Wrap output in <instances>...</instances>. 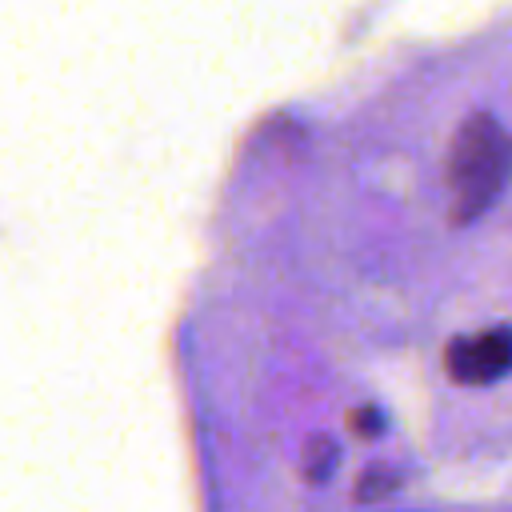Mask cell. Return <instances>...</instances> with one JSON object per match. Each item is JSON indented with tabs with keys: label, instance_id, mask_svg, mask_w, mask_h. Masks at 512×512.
Wrapping results in <instances>:
<instances>
[{
	"label": "cell",
	"instance_id": "3",
	"mask_svg": "<svg viewBox=\"0 0 512 512\" xmlns=\"http://www.w3.org/2000/svg\"><path fill=\"white\" fill-rule=\"evenodd\" d=\"M332 464H336V444H332L328 436L308 440V448H304V476H308L312 484H320V480L332 476Z\"/></svg>",
	"mask_w": 512,
	"mask_h": 512
},
{
	"label": "cell",
	"instance_id": "5",
	"mask_svg": "<svg viewBox=\"0 0 512 512\" xmlns=\"http://www.w3.org/2000/svg\"><path fill=\"white\" fill-rule=\"evenodd\" d=\"M348 428H352L356 436H380V432H384V412H380V408H356V412L348 416Z\"/></svg>",
	"mask_w": 512,
	"mask_h": 512
},
{
	"label": "cell",
	"instance_id": "1",
	"mask_svg": "<svg viewBox=\"0 0 512 512\" xmlns=\"http://www.w3.org/2000/svg\"><path fill=\"white\" fill-rule=\"evenodd\" d=\"M444 172L452 192V224H472L512 176V132L496 116L472 112L452 136Z\"/></svg>",
	"mask_w": 512,
	"mask_h": 512
},
{
	"label": "cell",
	"instance_id": "2",
	"mask_svg": "<svg viewBox=\"0 0 512 512\" xmlns=\"http://www.w3.org/2000/svg\"><path fill=\"white\" fill-rule=\"evenodd\" d=\"M444 372L464 388H484L504 380L512 372V328L500 324V328H480L448 340Z\"/></svg>",
	"mask_w": 512,
	"mask_h": 512
},
{
	"label": "cell",
	"instance_id": "4",
	"mask_svg": "<svg viewBox=\"0 0 512 512\" xmlns=\"http://www.w3.org/2000/svg\"><path fill=\"white\" fill-rule=\"evenodd\" d=\"M400 484V476L396 472H368V476H360V484H356V496L360 500H376V496H384V492H392Z\"/></svg>",
	"mask_w": 512,
	"mask_h": 512
}]
</instances>
